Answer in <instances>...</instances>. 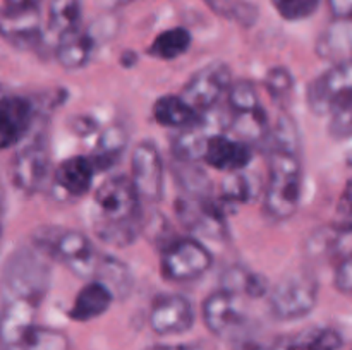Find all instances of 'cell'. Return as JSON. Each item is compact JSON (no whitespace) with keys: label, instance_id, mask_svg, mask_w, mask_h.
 Returning a JSON list of instances; mask_svg holds the SVG:
<instances>
[{"label":"cell","instance_id":"cell-20","mask_svg":"<svg viewBox=\"0 0 352 350\" xmlns=\"http://www.w3.org/2000/svg\"><path fill=\"white\" fill-rule=\"evenodd\" d=\"M67 335L47 326H30L17 340L9 345H3V350H69Z\"/></svg>","mask_w":352,"mask_h":350},{"label":"cell","instance_id":"cell-12","mask_svg":"<svg viewBox=\"0 0 352 350\" xmlns=\"http://www.w3.org/2000/svg\"><path fill=\"white\" fill-rule=\"evenodd\" d=\"M196 312L191 301L184 295H160L151 304L148 323L150 328L160 336L182 335L195 325Z\"/></svg>","mask_w":352,"mask_h":350},{"label":"cell","instance_id":"cell-23","mask_svg":"<svg viewBox=\"0 0 352 350\" xmlns=\"http://www.w3.org/2000/svg\"><path fill=\"white\" fill-rule=\"evenodd\" d=\"M222 288L236 295L261 297L267 292V280L248 268L230 266L222 275Z\"/></svg>","mask_w":352,"mask_h":350},{"label":"cell","instance_id":"cell-8","mask_svg":"<svg viewBox=\"0 0 352 350\" xmlns=\"http://www.w3.org/2000/svg\"><path fill=\"white\" fill-rule=\"evenodd\" d=\"M234 79L226 64H208L196 71L182 88L181 96L199 113L213 110L223 93L232 86Z\"/></svg>","mask_w":352,"mask_h":350},{"label":"cell","instance_id":"cell-6","mask_svg":"<svg viewBox=\"0 0 352 350\" xmlns=\"http://www.w3.org/2000/svg\"><path fill=\"white\" fill-rule=\"evenodd\" d=\"M308 105L313 113L330 119L352 112V60L340 62L313 79Z\"/></svg>","mask_w":352,"mask_h":350},{"label":"cell","instance_id":"cell-7","mask_svg":"<svg viewBox=\"0 0 352 350\" xmlns=\"http://www.w3.org/2000/svg\"><path fill=\"white\" fill-rule=\"evenodd\" d=\"M213 256L208 247L192 237L167 244L162 253V275L168 281H191L203 277L212 268Z\"/></svg>","mask_w":352,"mask_h":350},{"label":"cell","instance_id":"cell-27","mask_svg":"<svg viewBox=\"0 0 352 350\" xmlns=\"http://www.w3.org/2000/svg\"><path fill=\"white\" fill-rule=\"evenodd\" d=\"M344 340L333 328H315L296 336V350H340Z\"/></svg>","mask_w":352,"mask_h":350},{"label":"cell","instance_id":"cell-21","mask_svg":"<svg viewBox=\"0 0 352 350\" xmlns=\"http://www.w3.org/2000/svg\"><path fill=\"white\" fill-rule=\"evenodd\" d=\"M127 144L126 130L120 126H112L100 134V139L96 143V150L93 151L91 161L95 163L96 170L105 172L112 168L119 161L120 154L124 153Z\"/></svg>","mask_w":352,"mask_h":350},{"label":"cell","instance_id":"cell-38","mask_svg":"<svg viewBox=\"0 0 352 350\" xmlns=\"http://www.w3.org/2000/svg\"><path fill=\"white\" fill-rule=\"evenodd\" d=\"M131 2H134V0H116L117 5H127V3H131Z\"/></svg>","mask_w":352,"mask_h":350},{"label":"cell","instance_id":"cell-32","mask_svg":"<svg viewBox=\"0 0 352 350\" xmlns=\"http://www.w3.org/2000/svg\"><path fill=\"white\" fill-rule=\"evenodd\" d=\"M329 130L336 139H349V137H352V112L332 117L329 124Z\"/></svg>","mask_w":352,"mask_h":350},{"label":"cell","instance_id":"cell-11","mask_svg":"<svg viewBox=\"0 0 352 350\" xmlns=\"http://www.w3.org/2000/svg\"><path fill=\"white\" fill-rule=\"evenodd\" d=\"M48 170V148L41 136L28 141L10 161L12 184L24 194H33L43 184Z\"/></svg>","mask_w":352,"mask_h":350},{"label":"cell","instance_id":"cell-35","mask_svg":"<svg viewBox=\"0 0 352 350\" xmlns=\"http://www.w3.org/2000/svg\"><path fill=\"white\" fill-rule=\"evenodd\" d=\"M43 0H3L2 14H19L40 10Z\"/></svg>","mask_w":352,"mask_h":350},{"label":"cell","instance_id":"cell-30","mask_svg":"<svg viewBox=\"0 0 352 350\" xmlns=\"http://www.w3.org/2000/svg\"><path fill=\"white\" fill-rule=\"evenodd\" d=\"M292 84H294V81H292V75L287 69L274 67L268 71L265 86H267L268 93L274 100L287 98L292 91Z\"/></svg>","mask_w":352,"mask_h":350},{"label":"cell","instance_id":"cell-26","mask_svg":"<svg viewBox=\"0 0 352 350\" xmlns=\"http://www.w3.org/2000/svg\"><path fill=\"white\" fill-rule=\"evenodd\" d=\"M229 108L232 115L256 113L263 110L256 88L250 81L232 82L229 89Z\"/></svg>","mask_w":352,"mask_h":350},{"label":"cell","instance_id":"cell-19","mask_svg":"<svg viewBox=\"0 0 352 350\" xmlns=\"http://www.w3.org/2000/svg\"><path fill=\"white\" fill-rule=\"evenodd\" d=\"M153 117L160 126L182 130L192 126L201 113L192 108L181 95H168L157 100L153 105Z\"/></svg>","mask_w":352,"mask_h":350},{"label":"cell","instance_id":"cell-24","mask_svg":"<svg viewBox=\"0 0 352 350\" xmlns=\"http://www.w3.org/2000/svg\"><path fill=\"white\" fill-rule=\"evenodd\" d=\"M191 41L192 36L186 27H170L155 38L151 47L148 48V55L160 60H174L189 50Z\"/></svg>","mask_w":352,"mask_h":350},{"label":"cell","instance_id":"cell-34","mask_svg":"<svg viewBox=\"0 0 352 350\" xmlns=\"http://www.w3.org/2000/svg\"><path fill=\"white\" fill-rule=\"evenodd\" d=\"M243 350H296V336H278L268 343H244Z\"/></svg>","mask_w":352,"mask_h":350},{"label":"cell","instance_id":"cell-17","mask_svg":"<svg viewBox=\"0 0 352 350\" xmlns=\"http://www.w3.org/2000/svg\"><path fill=\"white\" fill-rule=\"evenodd\" d=\"M96 43H98V40L91 30L79 27L78 31L65 34L58 40L55 57L62 67L76 71V69H81L88 64Z\"/></svg>","mask_w":352,"mask_h":350},{"label":"cell","instance_id":"cell-31","mask_svg":"<svg viewBox=\"0 0 352 350\" xmlns=\"http://www.w3.org/2000/svg\"><path fill=\"white\" fill-rule=\"evenodd\" d=\"M222 196L226 201H236L243 202L250 198V184L246 182V178L243 175L229 174L227 178L223 180L222 185Z\"/></svg>","mask_w":352,"mask_h":350},{"label":"cell","instance_id":"cell-5","mask_svg":"<svg viewBox=\"0 0 352 350\" xmlns=\"http://www.w3.org/2000/svg\"><path fill=\"white\" fill-rule=\"evenodd\" d=\"M318 280L309 271H292L277 281L270 292V312L280 321H296L315 309Z\"/></svg>","mask_w":352,"mask_h":350},{"label":"cell","instance_id":"cell-2","mask_svg":"<svg viewBox=\"0 0 352 350\" xmlns=\"http://www.w3.org/2000/svg\"><path fill=\"white\" fill-rule=\"evenodd\" d=\"M95 232L103 242L129 246L141 230V198L126 175L107 178L95 192Z\"/></svg>","mask_w":352,"mask_h":350},{"label":"cell","instance_id":"cell-4","mask_svg":"<svg viewBox=\"0 0 352 350\" xmlns=\"http://www.w3.org/2000/svg\"><path fill=\"white\" fill-rule=\"evenodd\" d=\"M50 281V270L40 254L19 249L10 254L3 271L6 299H24L40 305Z\"/></svg>","mask_w":352,"mask_h":350},{"label":"cell","instance_id":"cell-37","mask_svg":"<svg viewBox=\"0 0 352 350\" xmlns=\"http://www.w3.org/2000/svg\"><path fill=\"white\" fill-rule=\"evenodd\" d=\"M146 350H192L188 345H153L148 347Z\"/></svg>","mask_w":352,"mask_h":350},{"label":"cell","instance_id":"cell-22","mask_svg":"<svg viewBox=\"0 0 352 350\" xmlns=\"http://www.w3.org/2000/svg\"><path fill=\"white\" fill-rule=\"evenodd\" d=\"M81 0H52L48 7V30L60 40L81 27Z\"/></svg>","mask_w":352,"mask_h":350},{"label":"cell","instance_id":"cell-13","mask_svg":"<svg viewBox=\"0 0 352 350\" xmlns=\"http://www.w3.org/2000/svg\"><path fill=\"white\" fill-rule=\"evenodd\" d=\"M34 119L30 100L17 95H6L0 105V141L3 150L16 146L26 137Z\"/></svg>","mask_w":352,"mask_h":350},{"label":"cell","instance_id":"cell-15","mask_svg":"<svg viewBox=\"0 0 352 350\" xmlns=\"http://www.w3.org/2000/svg\"><path fill=\"white\" fill-rule=\"evenodd\" d=\"M96 167L91 158L72 156L62 161L55 170V184L67 196H85L91 189Z\"/></svg>","mask_w":352,"mask_h":350},{"label":"cell","instance_id":"cell-1","mask_svg":"<svg viewBox=\"0 0 352 350\" xmlns=\"http://www.w3.org/2000/svg\"><path fill=\"white\" fill-rule=\"evenodd\" d=\"M298 130L291 119H280L272 137L265 211L274 220H289L301 202L302 165L299 158Z\"/></svg>","mask_w":352,"mask_h":350},{"label":"cell","instance_id":"cell-18","mask_svg":"<svg viewBox=\"0 0 352 350\" xmlns=\"http://www.w3.org/2000/svg\"><path fill=\"white\" fill-rule=\"evenodd\" d=\"M2 34L17 48H31L40 41V10L2 14Z\"/></svg>","mask_w":352,"mask_h":350},{"label":"cell","instance_id":"cell-28","mask_svg":"<svg viewBox=\"0 0 352 350\" xmlns=\"http://www.w3.org/2000/svg\"><path fill=\"white\" fill-rule=\"evenodd\" d=\"M217 14L229 19H236L244 26H251L256 21V9L246 2L239 0H205Z\"/></svg>","mask_w":352,"mask_h":350},{"label":"cell","instance_id":"cell-29","mask_svg":"<svg viewBox=\"0 0 352 350\" xmlns=\"http://www.w3.org/2000/svg\"><path fill=\"white\" fill-rule=\"evenodd\" d=\"M278 16L285 21H302L318 10L320 0H272Z\"/></svg>","mask_w":352,"mask_h":350},{"label":"cell","instance_id":"cell-16","mask_svg":"<svg viewBox=\"0 0 352 350\" xmlns=\"http://www.w3.org/2000/svg\"><path fill=\"white\" fill-rule=\"evenodd\" d=\"M112 301L113 292L103 281H89L76 295L74 304L69 309V318L78 323L91 321L105 314Z\"/></svg>","mask_w":352,"mask_h":350},{"label":"cell","instance_id":"cell-36","mask_svg":"<svg viewBox=\"0 0 352 350\" xmlns=\"http://www.w3.org/2000/svg\"><path fill=\"white\" fill-rule=\"evenodd\" d=\"M333 16L340 19H347L352 16V0H329Z\"/></svg>","mask_w":352,"mask_h":350},{"label":"cell","instance_id":"cell-33","mask_svg":"<svg viewBox=\"0 0 352 350\" xmlns=\"http://www.w3.org/2000/svg\"><path fill=\"white\" fill-rule=\"evenodd\" d=\"M336 287L340 292L352 294V254L340 259L336 271Z\"/></svg>","mask_w":352,"mask_h":350},{"label":"cell","instance_id":"cell-3","mask_svg":"<svg viewBox=\"0 0 352 350\" xmlns=\"http://www.w3.org/2000/svg\"><path fill=\"white\" fill-rule=\"evenodd\" d=\"M33 244L41 254L60 261L79 277H93L102 254L79 230L41 226L34 232Z\"/></svg>","mask_w":352,"mask_h":350},{"label":"cell","instance_id":"cell-25","mask_svg":"<svg viewBox=\"0 0 352 350\" xmlns=\"http://www.w3.org/2000/svg\"><path fill=\"white\" fill-rule=\"evenodd\" d=\"M93 277H96V280L103 281L110 290L122 295V297L129 294L131 287H133V278H131L127 266L112 256H103L102 254Z\"/></svg>","mask_w":352,"mask_h":350},{"label":"cell","instance_id":"cell-9","mask_svg":"<svg viewBox=\"0 0 352 350\" xmlns=\"http://www.w3.org/2000/svg\"><path fill=\"white\" fill-rule=\"evenodd\" d=\"M203 321L210 333L219 338H236L246 328L248 318L241 307L239 295L220 290L213 292L203 302Z\"/></svg>","mask_w":352,"mask_h":350},{"label":"cell","instance_id":"cell-14","mask_svg":"<svg viewBox=\"0 0 352 350\" xmlns=\"http://www.w3.org/2000/svg\"><path fill=\"white\" fill-rule=\"evenodd\" d=\"M253 158L251 144L243 139H232L226 134H217L208 141L203 160L212 168L226 174L244 170Z\"/></svg>","mask_w":352,"mask_h":350},{"label":"cell","instance_id":"cell-10","mask_svg":"<svg viewBox=\"0 0 352 350\" xmlns=\"http://www.w3.org/2000/svg\"><path fill=\"white\" fill-rule=\"evenodd\" d=\"M131 178L141 201L158 202L164 196V160L153 143H141L131 158Z\"/></svg>","mask_w":352,"mask_h":350}]
</instances>
